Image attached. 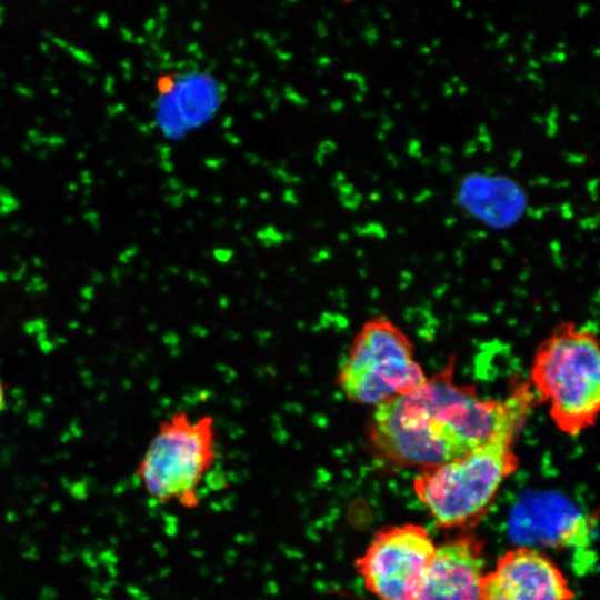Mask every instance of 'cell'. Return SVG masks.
Returning <instances> with one entry per match:
<instances>
[{
	"label": "cell",
	"mask_w": 600,
	"mask_h": 600,
	"mask_svg": "<svg viewBox=\"0 0 600 600\" xmlns=\"http://www.w3.org/2000/svg\"><path fill=\"white\" fill-rule=\"evenodd\" d=\"M522 159V151L517 149L511 152L510 159H509V166L511 169H514L519 162Z\"/></svg>",
	"instance_id": "19"
},
{
	"label": "cell",
	"mask_w": 600,
	"mask_h": 600,
	"mask_svg": "<svg viewBox=\"0 0 600 600\" xmlns=\"http://www.w3.org/2000/svg\"><path fill=\"white\" fill-rule=\"evenodd\" d=\"M570 120L577 122L579 117L577 114H570Z\"/></svg>",
	"instance_id": "47"
},
{
	"label": "cell",
	"mask_w": 600,
	"mask_h": 600,
	"mask_svg": "<svg viewBox=\"0 0 600 600\" xmlns=\"http://www.w3.org/2000/svg\"><path fill=\"white\" fill-rule=\"evenodd\" d=\"M534 393L520 387L504 400L479 396L453 379V364L372 411L367 440L379 460L422 469L459 459L506 433H518Z\"/></svg>",
	"instance_id": "1"
},
{
	"label": "cell",
	"mask_w": 600,
	"mask_h": 600,
	"mask_svg": "<svg viewBox=\"0 0 600 600\" xmlns=\"http://www.w3.org/2000/svg\"><path fill=\"white\" fill-rule=\"evenodd\" d=\"M393 126H394L393 122H392L388 117H384V121H383V123H382V129H383L384 131H387V130L392 129Z\"/></svg>",
	"instance_id": "31"
},
{
	"label": "cell",
	"mask_w": 600,
	"mask_h": 600,
	"mask_svg": "<svg viewBox=\"0 0 600 600\" xmlns=\"http://www.w3.org/2000/svg\"><path fill=\"white\" fill-rule=\"evenodd\" d=\"M453 92H454L453 86L449 81L444 82L442 87V94L444 97H451Z\"/></svg>",
	"instance_id": "23"
},
{
	"label": "cell",
	"mask_w": 600,
	"mask_h": 600,
	"mask_svg": "<svg viewBox=\"0 0 600 600\" xmlns=\"http://www.w3.org/2000/svg\"><path fill=\"white\" fill-rule=\"evenodd\" d=\"M530 381L548 403L560 431L577 436L592 427L600 408V353L594 331L572 322L558 326L538 346Z\"/></svg>",
	"instance_id": "2"
},
{
	"label": "cell",
	"mask_w": 600,
	"mask_h": 600,
	"mask_svg": "<svg viewBox=\"0 0 600 600\" xmlns=\"http://www.w3.org/2000/svg\"><path fill=\"white\" fill-rule=\"evenodd\" d=\"M533 39H534V34H533V33H528V34H527V40H529V42H531Z\"/></svg>",
	"instance_id": "48"
},
{
	"label": "cell",
	"mask_w": 600,
	"mask_h": 600,
	"mask_svg": "<svg viewBox=\"0 0 600 600\" xmlns=\"http://www.w3.org/2000/svg\"><path fill=\"white\" fill-rule=\"evenodd\" d=\"M483 171H484L486 176H491L492 173H494L496 169H494V167L487 166V167L483 168Z\"/></svg>",
	"instance_id": "36"
},
{
	"label": "cell",
	"mask_w": 600,
	"mask_h": 600,
	"mask_svg": "<svg viewBox=\"0 0 600 600\" xmlns=\"http://www.w3.org/2000/svg\"><path fill=\"white\" fill-rule=\"evenodd\" d=\"M393 196L398 201H403L406 199V193L401 189H396Z\"/></svg>",
	"instance_id": "30"
},
{
	"label": "cell",
	"mask_w": 600,
	"mask_h": 600,
	"mask_svg": "<svg viewBox=\"0 0 600 600\" xmlns=\"http://www.w3.org/2000/svg\"><path fill=\"white\" fill-rule=\"evenodd\" d=\"M6 406V389L2 380L0 379V412L4 409Z\"/></svg>",
	"instance_id": "24"
},
{
	"label": "cell",
	"mask_w": 600,
	"mask_h": 600,
	"mask_svg": "<svg viewBox=\"0 0 600 600\" xmlns=\"http://www.w3.org/2000/svg\"><path fill=\"white\" fill-rule=\"evenodd\" d=\"M514 437L502 434L459 459L422 469L413 488L439 526H466L484 513L500 484L518 467Z\"/></svg>",
	"instance_id": "4"
},
{
	"label": "cell",
	"mask_w": 600,
	"mask_h": 600,
	"mask_svg": "<svg viewBox=\"0 0 600 600\" xmlns=\"http://www.w3.org/2000/svg\"><path fill=\"white\" fill-rule=\"evenodd\" d=\"M439 170L442 173H449L453 170V166L448 159L442 158L439 162Z\"/></svg>",
	"instance_id": "21"
},
{
	"label": "cell",
	"mask_w": 600,
	"mask_h": 600,
	"mask_svg": "<svg viewBox=\"0 0 600 600\" xmlns=\"http://www.w3.org/2000/svg\"><path fill=\"white\" fill-rule=\"evenodd\" d=\"M387 158L392 167H398L399 159L394 154L388 153Z\"/></svg>",
	"instance_id": "32"
},
{
	"label": "cell",
	"mask_w": 600,
	"mask_h": 600,
	"mask_svg": "<svg viewBox=\"0 0 600 600\" xmlns=\"http://www.w3.org/2000/svg\"><path fill=\"white\" fill-rule=\"evenodd\" d=\"M482 542L464 536L436 548L412 600H484Z\"/></svg>",
	"instance_id": "8"
},
{
	"label": "cell",
	"mask_w": 600,
	"mask_h": 600,
	"mask_svg": "<svg viewBox=\"0 0 600 600\" xmlns=\"http://www.w3.org/2000/svg\"><path fill=\"white\" fill-rule=\"evenodd\" d=\"M532 120L538 124H544V118H542L541 116H533Z\"/></svg>",
	"instance_id": "37"
},
{
	"label": "cell",
	"mask_w": 600,
	"mask_h": 600,
	"mask_svg": "<svg viewBox=\"0 0 600 600\" xmlns=\"http://www.w3.org/2000/svg\"><path fill=\"white\" fill-rule=\"evenodd\" d=\"M439 151L443 154V156H450L452 153V148L448 144H442L439 147Z\"/></svg>",
	"instance_id": "29"
},
{
	"label": "cell",
	"mask_w": 600,
	"mask_h": 600,
	"mask_svg": "<svg viewBox=\"0 0 600 600\" xmlns=\"http://www.w3.org/2000/svg\"><path fill=\"white\" fill-rule=\"evenodd\" d=\"M466 17H467L468 19H471V18L473 17L472 11H467V12H466Z\"/></svg>",
	"instance_id": "51"
},
{
	"label": "cell",
	"mask_w": 600,
	"mask_h": 600,
	"mask_svg": "<svg viewBox=\"0 0 600 600\" xmlns=\"http://www.w3.org/2000/svg\"><path fill=\"white\" fill-rule=\"evenodd\" d=\"M381 199V194L379 192H373L370 194V200L378 202Z\"/></svg>",
	"instance_id": "38"
},
{
	"label": "cell",
	"mask_w": 600,
	"mask_h": 600,
	"mask_svg": "<svg viewBox=\"0 0 600 600\" xmlns=\"http://www.w3.org/2000/svg\"><path fill=\"white\" fill-rule=\"evenodd\" d=\"M378 137H379L380 140L383 141L386 139V133L384 132H379Z\"/></svg>",
	"instance_id": "50"
},
{
	"label": "cell",
	"mask_w": 600,
	"mask_h": 600,
	"mask_svg": "<svg viewBox=\"0 0 600 600\" xmlns=\"http://www.w3.org/2000/svg\"><path fill=\"white\" fill-rule=\"evenodd\" d=\"M587 191L589 193V197L592 201H597V198H598V191H597V187H598V178H592L590 180L587 181Z\"/></svg>",
	"instance_id": "14"
},
{
	"label": "cell",
	"mask_w": 600,
	"mask_h": 600,
	"mask_svg": "<svg viewBox=\"0 0 600 600\" xmlns=\"http://www.w3.org/2000/svg\"><path fill=\"white\" fill-rule=\"evenodd\" d=\"M433 194V192L428 189V188H424L422 189L419 193H417L414 197H413V202L416 204H421L423 203L426 200H428L429 198H431Z\"/></svg>",
	"instance_id": "16"
},
{
	"label": "cell",
	"mask_w": 600,
	"mask_h": 600,
	"mask_svg": "<svg viewBox=\"0 0 600 600\" xmlns=\"http://www.w3.org/2000/svg\"><path fill=\"white\" fill-rule=\"evenodd\" d=\"M450 83H451V84H452V83H456V84L460 83V77H459V76H452V77H451V82H450Z\"/></svg>",
	"instance_id": "42"
},
{
	"label": "cell",
	"mask_w": 600,
	"mask_h": 600,
	"mask_svg": "<svg viewBox=\"0 0 600 600\" xmlns=\"http://www.w3.org/2000/svg\"><path fill=\"white\" fill-rule=\"evenodd\" d=\"M527 66H528V68L530 70H537V69H539L540 63L537 60L531 59V60L528 61Z\"/></svg>",
	"instance_id": "33"
},
{
	"label": "cell",
	"mask_w": 600,
	"mask_h": 600,
	"mask_svg": "<svg viewBox=\"0 0 600 600\" xmlns=\"http://www.w3.org/2000/svg\"><path fill=\"white\" fill-rule=\"evenodd\" d=\"M486 29L489 31V32H494L496 31V26L492 23V22H488L486 24Z\"/></svg>",
	"instance_id": "40"
},
{
	"label": "cell",
	"mask_w": 600,
	"mask_h": 600,
	"mask_svg": "<svg viewBox=\"0 0 600 600\" xmlns=\"http://www.w3.org/2000/svg\"><path fill=\"white\" fill-rule=\"evenodd\" d=\"M549 210H550V207H548V206H543V207H540V208L529 207V208H527V214L532 217V218L540 219Z\"/></svg>",
	"instance_id": "15"
},
{
	"label": "cell",
	"mask_w": 600,
	"mask_h": 600,
	"mask_svg": "<svg viewBox=\"0 0 600 600\" xmlns=\"http://www.w3.org/2000/svg\"><path fill=\"white\" fill-rule=\"evenodd\" d=\"M420 162H421L422 164L426 166V164L431 163V159H430V158L422 157V158L420 159Z\"/></svg>",
	"instance_id": "43"
},
{
	"label": "cell",
	"mask_w": 600,
	"mask_h": 600,
	"mask_svg": "<svg viewBox=\"0 0 600 600\" xmlns=\"http://www.w3.org/2000/svg\"><path fill=\"white\" fill-rule=\"evenodd\" d=\"M477 142L482 144L484 152H490L493 148V142L487 124L480 123L477 127Z\"/></svg>",
	"instance_id": "10"
},
{
	"label": "cell",
	"mask_w": 600,
	"mask_h": 600,
	"mask_svg": "<svg viewBox=\"0 0 600 600\" xmlns=\"http://www.w3.org/2000/svg\"><path fill=\"white\" fill-rule=\"evenodd\" d=\"M508 40H509L508 33L501 34L496 41V47L504 46Z\"/></svg>",
	"instance_id": "27"
},
{
	"label": "cell",
	"mask_w": 600,
	"mask_h": 600,
	"mask_svg": "<svg viewBox=\"0 0 600 600\" xmlns=\"http://www.w3.org/2000/svg\"><path fill=\"white\" fill-rule=\"evenodd\" d=\"M558 116L559 111L557 107H552L548 112V116L544 118L546 123V134L550 138L554 137L558 132Z\"/></svg>",
	"instance_id": "11"
},
{
	"label": "cell",
	"mask_w": 600,
	"mask_h": 600,
	"mask_svg": "<svg viewBox=\"0 0 600 600\" xmlns=\"http://www.w3.org/2000/svg\"><path fill=\"white\" fill-rule=\"evenodd\" d=\"M484 600H571L573 592L544 553L520 546L502 554L483 578Z\"/></svg>",
	"instance_id": "7"
},
{
	"label": "cell",
	"mask_w": 600,
	"mask_h": 600,
	"mask_svg": "<svg viewBox=\"0 0 600 600\" xmlns=\"http://www.w3.org/2000/svg\"><path fill=\"white\" fill-rule=\"evenodd\" d=\"M523 49L527 53H530L532 51V43L527 41L523 46Z\"/></svg>",
	"instance_id": "39"
},
{
	"label": "cell",
	"mask_w": 600,
	"mask_h": 600,
	"mask_svg": "<svg viewBox=\"0 0 600 600\" xmlns=\"http://www.w3.org/2000/svg\"><path fill=\"white\" fill-rule=\"evenodd\" d=\"M402 43H403V42H402V40H400V39L393 40V44H394L396 47H400V46H402Z\"/></svg>",
	"instance_id": "46"
},
{
	"label": "cell",
	"mask_w": 600,
	"mask_h": 600,
	"mask_svg": "<svg viewBox=\"0 0 600 600\" xmlns=\"http://www.w3.org/2000/svg\"><path fill=\"white\" fill-rule=\"evenodd\" d=\"M550 183L549 177H536L528 181V184L532 188L534 187H547Z\"/></svg>",
	"instance_id": "18"
},
{
	"label": "cell",
	"mask_w": 600,
	"mask_h": 600,
	"mask_svg": "<svg viewBox=\"0 0 600 600\" xmlns=\"http://www.w3.org/2000/svg\"><path fill=\"white\" fill-rule=\"evenodd\" d=\"M527 79L541 86L543 83V80L541 77H539L536 72H532V71H529L527 74H526Z\"/></svg>",
	"instance_id": "22"
},
{
	"label": "cell",
	"mask_w": 600,
	"mask_h": 600,
	"mask_svg": "<svg viewBox=\"0 0 600 600\" xmlns=\"http://www.w3.org/2000/svg\"><path fill=\"white\" fill-rule=\"evenodd\" d=\"M461 6H462V3H461L460 1H454V2H453V7H454L456 9L460 8Z\"/></svg>",
	"instance_id": "49"
},
{
	"label": "cell",
	"mask_w": 600,
	"mask_h": 600,
	"mask_svg": "<svg viewBox=\"0 0 600 600\" xmlns=\"http://www.w3.org/2000/svg\"><path fill=\"white\" fill-rule=\"evenodd\" d=\"M554 61L563 63L567 60V53L564 51H553Z\"/></svg>",
	"instance_id": "26"
},
{
	"label": "cell",
	"mask_w": 600,
	"mask_h": 600,
	"mask_svg": "<svg viewBox=\"0 0 600 600\" xmlns=\"http://www.w3.org/2000/svg\"><path fill=\"white\" fill-rule=\"evenodd\" d=\"M564 160L572 166H582L587 161V157L583 153L566 152Z\"/></svg>",
	"instance_id": "13"
},
{
	"label": "cell",
	"mask_w": 600,
	"mask_h": 600,
	"mask_svg": "<svg viewBox=\"0 0 600 600\" xmlns=\"http://www.w3.org/2000/svg\"><path fill=\"white\" fill-rule=\"evenodd\" d=\"M428 531L414 523L377 531L356 570L378 600H412L436 552Z\"/></svg>",
	"instance_id": "6"
},
{
	"label": "cell",
	"mask_w": 600,
	"mask_h": 600,
	"mask_svg": "<svg viewBox=\"0 0 600 600\" xmlns=\"http://www.w3.org/2000/svg\"><path fill=\"white\" fill-rule=\"evenodd\" d=\"M507 61H508V63H509V64H513V63H514V61H516V58H514V56H512V54H509V56L507 57Z\"/></svg>",
	"instance_id": "44"
},
{
	"label": "cell",
	"mask_w": 600,
	"mask_h": 600,
	"mask_svg": "<svg viewBox=\"0 0 600 600\" xmlns=\"http://www.w3.org/2000/svg\"><path fill=\"white\" fill-rule=\"evenodd\" d=\"M556 47H557L558 51H563L562 49H564L567 47V44H566V42L561 41V42H558Z\"/></svg>",
	"instance_id": "41"
},
{
	"label": "cell",
	"mask_w": 600,
	"mask_h": 600,
	"mask_svg": "<svg viewBox=\"0 0 600 600\" xmlns=\"http://www.w3.org/2000/svg\"><path fill=\"white\" fill-rule=\"evenodd\" d=\"M419 52L422 54H430L431 53V47L430 46H422L419 48Z\"/></svg>",
	"instance_id": "34"
},
{
	"label": "cell",
	"mask_w": 600,
	"mask_h": 600,
	"mask_svg": "<svg viewBox=\"0 0 600 600\" xmlns=\"http://www.w3.org/2000/svg\"><path fill=\"white\" fill-rule=\"evenodd\" d=\"M407 152L413 158L421 159L423 157L421 142L418 139L409 140L407 144Z\"/></svg>",
	"instance_id": "12"
},
{
	"label": "cell",
	"mask_w": 600,
	"mask_h": 600,
	"mask_svg": "<svg viewBox=\"0 0 600 600\" xmlns=\"http://www.w3.org/2000/svg\"><path fill=\"white\" fill-rule=\"evenodd\" d=\"M463 154L470 157L478 151V142L476 140H469L463 146Z\"/></svg>",
	"instance_id": "17"
},
{
	"label": "cell",
	"mask_w": 600,
	"mask_h": 600,
	"mask_svg": "<svg viewBox=\"0 0 600 600\" xmlns=\"http://www.w3.org/2000/svg\"><path fill=\"white\" fill-rule=\"evenodd\" d=\"M216 421L178 411L161 421L136 469L147 494L159 503L193 510L217 457Z\"/></svg>",
	"instance_id": "3"
},
{
	"label": "cell",
	"mask_w": 600,
	"mask_h": 600,
	"mask_svg": "<svg viewBox=\"0 0 600 600\" xmlns=\"http://www.w3.org/2000/svg\"><path fill=\"white\" fill-rule=\"evenodd\" d=\"M511 531L521 542L569 546L590 533V522L566 499L537 496L521 502L512 514Z\"/></svg>",
	"instance_id": "9"
},
{
	"label": "cell",
	"mask_w": 600,
	"mask_h": 600,
	"mask_svg": "<svg viewBox=\"0 0 600 600\" xmlns=\"http://www.w3.org/2000/svg\"><path fill=\"white\" fill-rule=\"evenodd\" d=\"M570 184H571L570 180H560L556 182L553 186L557 189H563V188H569Z\"/></svg>",
	"instance_id": "28"
},
{
	"label": "cell",
	"mask_w": 600,
	"mask_h": 600,
	"mask_svg": "<svg viewBox=\"0 0 600 600\" xmlns=\"http://www.w3.org/2000/svg\"><path fill=\"white\" fill-rule=\"evenodd\" d=\"M427 378L409 337L380 316L366 321L353 337L336 384L349 401L377 407L417 388Z\"/></svg>",
	"instance_id": "5"
},
{
	"label": "cell",
	"mask_w": 600,
	"mask_h": 600,
	"mask_svg": "<svg viewBox=\"0 0 600 600\" xmlns=\"http://www.w3.org/2000/svg\"><path fill=\"white\" fill-rule=\"evenodd\" d=\"M457 91H458L459 94H464L468 91V87L466 84L461 83V84L458 86Z\"/></svg>",
	"instance_id": "35"
},
{
	"label": "cell",
	"mask_w": 600,
	"mask_h": 600,
	"mask_svg": "<svg viewBox=\"0 0 600 600\" xmlns=\"http://www.w3.org/2000/svg\"><path fill=\"white\" fill-rule=\"evenodd\" d=\"M590 11V6L582 3L578 7L577 14L579 18H583Z\"/></svg>",
	"instance_id": "25"
},
{
	"label": "cell",
	"mask_w": 600,
	"mask_h": 600,
	"mask_svg": "<svg viewBox=\"0 0 600 600\" xmlns=\"http://www.w3.org/2000/svg\"><path fill=\"white\" fill-rule=\"evenodd\" d=\"M401 106H402L401 103H398V104H394V108H396V109H400Z\"/></svg>",
	"instance_id": "52"
},
{
	"label": "cell",
	"mask_w": 600,
	"mask_h": 600,
	"mask_svg": "<svg viewBox=\"0 0 600 600\" xmlns=\"http://www.w3.org/2000/svg\"><path fill=\"white\" fill-rule=\"evenodd\" d=\"M441 44V40L439 38H436L432 40V46L433 47H439Z\"/></svg>",
	"instance_id": "45"
},
{
	"label": "cell",
	"mask_w": 600,
	"mask_h": 600,
	"mask_svg": "<svg viewBox=\"0 0 600 600\" xmlns=\"http://www.w3.org/2000/svg\"><path fill=\"white\" fill-rule=\"evenodd\" d=\"M560 213L563 218L570 219L573 216V210L570 202H562L559 207Z\"/></svg>",
	"instance_id": "20"
}]
</instances>
